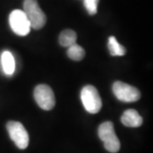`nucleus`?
<instances>
[{
    "label": "nucleus",
    "mask_w": 153,
    "mask_h": 153,
    "mask_svg": "<svg viewBox=\"0 0 153 153\" xmlns=\"http://www.w3.org/2000/svg\"><path fill=\"white\" fill-rule=\"evenodd\" d=\"M23 11L27 17L31 27L39 30L45 26L47 17L38 5L37 0H25L23 4Z\"/></svg>",
    "instance_id": "nucleus-1"
},
{
    "label": "nucleus",
    "mask_w": 153,
    "mask_h": 153,
    "mask_svg": "<svg viewBox=\"0 0 153 153\" xmlns=\"http://www.w3.org/2000/svg\"><path fill=\"white\" fill-rule=\"evenodd\" d=\"M98 134L104 142V146L109 152L116 153L120 150V140L114 130V125L111 122H105L99 126Z\"/></svg>",
    "instance_id": "nucleus-2"
},
{
    "label": "nucleus",
    "mask_w": 153,
    "mask_h": 153,
    "mask_svg": "<svg viewBox=\"0 0 153 153\" xmlns=\"http://www.w3.org/2000/svg\"><path fill=\"white\" fill-rule=\"evenodd\" d=\"M81 100L85 110L91 114H96L102 107V101L97 88L93 85H86L81 91Z\"/></svg>",
    "instance_id": "nucleus-3"
},
{
    "label": "nucleus",
    "mask_w": 153,
    "mask_h": 153,
    "mask_svg": "<svg viewBox=\"0 0 153 153\" xmlns=\"http://www.w3.org/2000/svg\"><path fill=\"white\" fill-rule=\"evenodd\" d=\"M7 130L10 139L21 150H24L29 145V134L22 123L10 121L7 125Z\"/></svg>",
    "instance_id": "nucleus-4"
},
{
    "label": "nucleus",
    "mask_w": 153,
    "mask_h": 153,
    "mask_svg": "<svg viewBox=\"0 0 153 153\" xmlns=\"http://www.w3.org/2000/svg\"><path fill=\"white\" fill-rule=\"evenodd\" d=\"M34 99L40 108L45 111L52 110L55 105V94L47 84H39L34 89Z\"/></svg>",
    "instance_id": "nucleus-5"
},
{
    "label": "nucleus",
    "mask_w": 153,
    "mask_h": 153,
    "mask_svg": "<svg viewBox=\"0 0 153 153\" xmlns=\"http://www.w3.org/2000/svg\"><path fill=\"white\" fill-rule=\"evenodd\" d=\"M112 90L115 96L123 102H135L140 98V92L137 88L121 81L113 83Z\"/></svg>",
    "instance_id": "nucleus-6"
},
{
    "label": "nucleus",
    "mask_w": 153,
    "mask_h": 153,
    "mask_svg": "<svg viewBox=\"0 0 153 153\" xmlns=\"http://www.w3.org/2000/svg\"><path fill=\"white\" fill-rule=\"evenodd\" d=\"M10 25L14 33L19 36H26L30 33L31 25L24 11L15 10L9 17Z\"/></svg>",
    "instance_id": "nucleus-7"
},
{
    "label": "nucleus",
    "mask_w": 153,
    "mask_h": 153,
    "mask_svg": "<svg viewBox=\"0 0 153 153\" xmlns=\"http://www.w3.org/2000/svg\"><path fill=\"white\" fill-rule=\"evenodd\" d=\"M121 122L126 127L138 128L142 125L143 118L138 113L137 111L134 109H128L123 112L121 117Z\"/></svg>",
    "instance_id": "nucleus-8"
},
{
    "label": "nucleus",
    "mask_w": 153,
    "mask_h": 153,
    "mask_svg": "<svg viewBox=\"0 0 153 153\" xmlns=\"http://www.w3.org/2000/svg\"><path fill=\"white\" fill-rule=\"evenodd\" d=\"M1 61L4 73L7 75H12L16 69V61L13 55L10 51H4L2 54Z\"/></svg>",
    "instance_id": "nucleus-9"
},
{
    "label": "nucleus",
    "mask_w": 153,
    "mask_h": 153,
    "mask_svg": "<svg viewBox=\"0 0 153 153\" xmlns=\"http://www.w3.org/2000/svg\"><path fill=\"white\" fill-rule=\"evenodd\" d=\"M60 44L63 47H70L76 44V33L71 29H66L62 31L59 38Z\"/></svg>",
    "instance_id": "nucleus-10"
},
{
    "label": "nucleus",
    "mask_w": 153,
    "mask_h": 153,
    "mask_svg": "<svg viewBox=\"0 0 153 153\" xmlns=\"http://www.w3.org/2000/svg\"><path fill=\"white\" fill-rule=\"evenodd\" d=\"M108 49L112 56H123L126 54V49L120 44L115 37L111 36L108 39Z\"/></svg>",
    "instance_id": "nucleus-11"
},
{
    "label": "nucleus",
    "mask_w": 153,
    "mask_h": 153,
    "mask_svg": "<svg viewBox=\"0 0 153 153\" xmlns=\"http://www.w3.org/2000/svg\"><path fill=\"white\" fill-rule=\"evenodd\" d=\"M67 55L71 60H75V61H79V60H82L84 58L85 51L81 46L75 44L70 46V47H68Z\"/></svg>",
    "instance_id": "nucleus-12"
},
{
    "label": "nucleus",
    "mask_w": 153,
    "mask_h": 153,
    "mask_svg": "<svg viewBox=\"0 0 153 153\" xmlns=\"http://www.w3.org/2000/svg\"><path fill=\"white\" fill-rule=\"evenodd\" d=\"M100 0H83V4L86 8L88 13L90 16H94L97 13V7Z\"/></svg>",
    "instance_id": "nucleus-13"
}]
</instances>
